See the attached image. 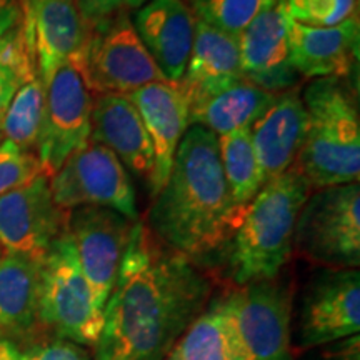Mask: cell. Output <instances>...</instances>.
<instances>
[{"mask_svg": "<svg viewBox=\"0 0 360 360\" xmlns=\"http://www.w3.org/2000/svg\"><path fill=\"white\" fill-rule=\"evenodd\" d=\"M209 277L137 220L92 360H164L209 305Z\"/></svg>", "mask_w": 360, "mask_h": 360, "instance_id": "cell-1", "label": "cell"}, {"mask_svg": "<svg viewBox=\"0 0 360 360\" xmlns=\"http://www.w3.org/2000/svg\"><path fill=\"white\" fill-rule=\"evenodd\" d=\"M244 209L229 191L217 135L188 125L167 182L148 210L147 229L192 262L204 260L225 252Z\"/></svg>", "mask_w": 360, "mask_h": 360, "instance_id": "cell-2", "label": "cell"}, {"mask_svg": "<svg viewBox=\"0 0 360 360\" xmlns=\"http://www.w3.org/2000/svg\"><path fill=\"white\" fill-rule=\"evenodd\" d=\"M310 193L295 167L264 184L245 205L224 252L233 283L242 287L278 277L294 250L295 224Z\"/></svg>", "mask_w": 360, "mask_h": 360, "instance_id": "cell-3", "label": "cell"}, {"mask_svg": "<svg viewBox=\"0 0 360 360\" xmlns=\"http://www.w3.org/2000/svg\"><path fill=\"white\" fill-rule=\"evenodd\" d=\"M307 134L294 167L312 191L359 182L360 117L352 89L315 79L304 90Z\"/></svg>", "mask_w": 360, "mask_h": 360, "instance_id": "cell-4", "label": "cell"}, {"mask_svg": "<svg viewBox=\"0 0 360 360\" xmlns=\"http://www.w3.org/2000/svg\"><path fill=\"white\" fill-rule=\"evenodd\" d=\"M39 323L57 339L96 347L103 326V310L80 269L67 232L44 254L39 282Z\"/></svg>", "mask_w": 360, "mask_h": 360, "instance_id": "cell-5", "label": "cell"}, {"mask_svg": "<svg viewBox=\"0 0 360 360\" xmlns=\"http://www.w3.org/2000/svg\"><path fill=\"white\" fill-rule=\"evenodd\" d=\"M70 64L97 96H129L148 84L167 80L139 37L129 12L89 24L87 40Z\"/></svg>", "mask_w": 360, "mask_h": 360, "instance_id": "cell-6", "label": "cell"}, {"mask_svg": "<svg viewBox=\"0 0 360 360\" xmlns=\"http://www.w3.org/2000/svg\"><path fill=\"white\" fill-rule=\"evenodd\" d=\"M294 249L326 269H359V182L310 193L297 219Z\"/></svg>", "mask_w": 360, "mask_h": 360, "instance_id": "cell-7", "label": "cell"}, {"mask_svg": "<svg viewBox=\"0 0 360 360\" xmlns=\"http://www.w3.org/2000/svg\"><path fill=\"white\" fill-rule=\"evenodd\" d=\"M49 179L53 200L62 210L107 207L130 220H139L135 187L127 169L114 152L92 139L69 155Z\"/></svg>", "mask_w": 360, "mask_h": 360, "instance_id": "cell-8", "label": "cell"}, {"mask_svg": "<svg viewBox=\"0 0 360 360\" xmlns=\"http://www.w3.org/2000/svg\"><path fill=\"white\" fill-rule=\"evenodd\" d=\"M359 269H322L310 278L300 299L295 344L314 349L359 335Z\"/></svg>", "mask_w": 360, "mask_h": 360, "instance_id": "cell-9", "label": "cell"}, {"mask_svg": "<svg viewBox=\"0 0 360 360\" xmlns=\"http://www.w3.org/2000/svg\"><path fill=\"white\" fill-rule=\"evenodd\" d=\"M92 105V92L70 62L62 65L45 85L44 115L35 154L47 177H52L69 155L89 142Z\"/></svg>", "mask_w": 360, "mask_h": 360, "instance_id": "cell-10", "label": "cell"}, {"mask_svg": "<svg viewBox=\"0 0 360 360\" xmlns=\"http://www.w3.org/2000/svg\"><path fill=\"white\" fill-rule=\"evenodd\" d=\"M135 222L107 207L84 205L67 212L65 232L102 310L114 289Z\"/></svg>", "mask_w": 360, "mask_h": 360, "instance_id": "cell-11", "label": "cell"}, {"mask_svg": "<svg viewBox=\"0 0 360 360\" xmlns=\"http://www.w3.org/2000/svg\"><path fill=\"white\" fill-rule=\"evenodd\" d=\"M227 297L250 360H294L289 283L278 277L252 282L229 292Z\"/></svg>", "mask_w": 360, "mask_h": 360, "instance_id": "cell-12", "label": "cell"}, {"mask_svg": "<svg viewBox=\"0 0 360 360\" xmlns=\"http://www.w3.org/2000/svg\"><path fill=\"white\" fill-rule=\"evenodd\" d=\"M67 210L56 204L45 174L0 197V247L12 254L44 257L65 232Z\"/></svg>", "mask_w": 360, "mask_h": 360, "instance_id": "cell-13", "label": "cell"}, {"mask_svg": "<svg viewBox=\"0 0 360 360\" xmlns=\"http://www.w3.org/2000/svg\"><path fill=\"white\" fill-rule=\"evenodd\" d=\"M290 17L285 2L276 0L238 35L244 79L272 94L295 87L299 74L290 62Z\"/></svg>", "mask_w": 360, "mask_h": 360, "instance_id": "cell-14", "label": "cell"}, {"mask_svg": "<svg viewBox=\"0 0 360 360\" xmlns=\"http://www.w3.org/2000/svg\"><path fill=\"white\" fill-rule=\"evenodd\" d=\"M22 29L44 85L62 65L75 60L89 35L75 0H37L22 11Z\"/></svg>", "mask_w": 360, "mask_h": 360, "instance_id": "cell-15", "label": "cell"}, {"mask_svg": "<svg viewBox=\"0 0 360 360\" xmlns=\"http://www.w3.org/2000/svg\"><path fill=\"white\" fill-rule=\"evenodd\" d=\"M137 107L154 152L150 187L152 199L162 191L172 170L180 141L188 129V101L177 82H154L129 94Z\"/></svg>", "mask_w": 360, "mask_h": 360, "instance_id": "cell-16", "label": "cell"}, {"mask_svg": "<svg viewBox=\"0 0 360 360\" xmlns=\"http://www.w3.org/2000/svg\"><path fill=\"white\" fill-rule=\"evenodd\" d=\"M132 24L164 77L179 82L195 37V17L186 0H147Z\"/></svg>", "mask_w": 360, "mask_h": 360, "instance_id": "cell-17", "label": "cell"}, {"mask_svg": "<svg viewBox=\"0 0 360 360\" xmlns=\"http://www.w3.org/2000/svg\"><path fill=\"white\" fill-rule=\"evenodd\" d=\"M250 134L264 184L294 167L307 134V112L299 90L277 94Z\"/></svg>", "mask_w": 360, "mask_h": 360, "instance_id": "cell-18", "label": "cell"}, {"mask_svg": "<svg viewBox=\"0 0 360 360\" xmlns=\"http://www.w3.org/2000/svg\"><path fill=\"white\" fill-rule=\"evenodd\" d=\"M360 24L350 17L334 27H307L290 19V62L307 79H342L359 60Z\"/></svg>", "mask_w": 360, "mask_h": 360, "instance_id": "cell-19", "label": "cell"}, {"mask_svg": "<svg viewBox=\"0 0 360 360\" xmlns=\"http://www.w3.org/2000/svg\"><path fill=\"white\" fill-rule=\"evenodd\" d=\"M90 139L109 150L125 169L150 182L154 170V152L147 129L137 107L129 96L102 94L94 98Z\"/></svg>", "mask_w": 360, "mask_h": 360, "instance_id": "cell-20", "label": "cell"}, {"mask_svg": "<svg viewBox=\"0 0 360 360\" xmlns=\"http://www.w3.org/2000/svg\"><path fill=\"white\" fill-rule=\"evenodd\" d=\"M244 79L238 37L195 20V37L179 87L188 105L217 96Z\"/></svg>", "mask_w": 360, "mask_h": 360, "instance_id": "cell-21", "label": "cell"}, {"mask_svg": "<svg viewBox=\"0 0 360 360\" xmlns=\"http://www.w3.org/2000/svg\"><path fill=\"white\" fill-rule=\"evenodd\" d=\"M42 257L6 252L0 257V337L27 339L39 326Z\"/></svg>", "mask_w": 360, "mask_h": 360, "instance_id": "cell-22", "label": "cell"}, {"mask_svg": "<svg viewBox=\"0 0 360 360\" xmlns=\"http://www.w3.org/2000/svg\"><path fill=\"white\" fill-rule=\"evenodd\" d=\"M164 360H250L233 322L227 294L209 302Z\"/></svg>", "mask_w": 360, "mask_h": 360, "instance_id": "cell-23", "label": "cell"}, {"mask_svg": "<svg viewBox=\"0 0 360 360\" xmlns=\"http://www.w3.org/2000/svg\"><path fill=\"white\" fill-rule=\"evenodd\" d=\"M277 94L242 80L217 96L188 105V125H200L220 137L233 130L250 129L276 101Z\"/></svg>", "mask_w": 360, "mask_h": 360, "instance_id": "cell-24", "label": "cell"}, {"mask_svg": "<svg viewBox=\"0 0 360 360\" xmlns=\"http://www.w3.org/2000/svg\"><path fill=\"white\" fill-rule=\"evenodd\" d=\"M217 139L220 162L229 191L236 205L244 209L264 186L250 129L233 130Z\"/></svg>", "mask_w": 360, "mask_h": 360, "instance_id": "cell-25", "label": "cell"}, {"mask_svg": "<svg viewBox=\"0 0 360 360\" xmlns=\"http://www.w3.org/2000/svg\"><path fill=\"white\" fill-rule=\"evenodd\" d=\"M45 103V85L35 75L19 89L0 120V132L24 150L35 152Z\"/></svg>", "mask_w": 360, "mask_h": 360, "instance_id": "cell-26", "label": "cell"}, {"mask_svg": "<svg viewBox=\"0 0 360 360\" xmlns=\"http://www.w3.org/2000/svg\"><path fill=\"white\" fill-rule=\"evenodd\" d=\"M35 75L39 74L34 52L19 24L0 39V120L6 115L13 96Z\"/></svg>", "mask_w": 360, "mask_h": 360, "instance_id": "cell-27", "label": "cell"}, {"mask_svg": "<svg viewBox=\"0 0 360 360\" xmlns=\"http://www.w3.org/2000/svg\"><path fill=\"white\" fill-rule=\"evenodd\" d=\"M195 20L238 37L276 0H186Z\"/></svg>", "mask_w": 360, "mask_h": 360, "instance_id": "cell-28", "label": "cell"}, {"mask_svg": "<svg viewBox=\"0 0 360 360\" xmlns=\"http://www.w3.org/2000/svg\"><path fill=\"white\" fill-rule=\"evenodd\" d=\"M289 17L307 27H334L357 15V0H283Z\"/></svg>", "mask_w": 360, "mask_h": 360, "instance_id": "cell-29", "label": "cell"}, {"mask_svg": "<svg viewBox=\"0 0 360 360\" xmlns=\"http://www.w3.org/2000/svg\"><path fill=\"white\" fill-rule=\"evenodd\" d=\"M44 174L35 152L24 150L4 139L0 142V197Z\"/></svg>", "mask_w": 360, "mask_h": 360, "instance_id": "cell-30", "label": "cell"}, {"mask_svg": "<svg viewBox=\"0 0 360 360\" xmlns=\"http://www.w3.org/2000/svg\"><path fill=\"white\" fill-rule=\"evenodd\" d=\"M94 355L85 345L72 340L53 339L32 345L22 352L20 360H92Z\"/></svg>", "mask_w": 360, "mask_h": 360, "instance_id": "cell-31", "label": "cell"}, {"mask_svg": "<svg viewBox=\"0 0 360 360\" xmlns=\"http://www.w3.org/2000/svg\"><path fill=\"white\" fill-rule=\"evenodd\" d=\"M87 24L109 19L120 12L141 8L147 0H75Z\"/></svg>", "mask_w": 360, "mask_h": 360, "instance_id": "cell-32", "label": "cell"}, {"mask_svg": "<svg viewBox=\"0 0 360 360\" xmlns=\"http://www.w3.org/2000/svg\"><path fill=\"white\" fill-rule=\"evenodd\" d=\"M19 24H22L19 0H0V39Z\"/></svg>", "mask_w": 360, "mask_h": 360, "instance_id": "cell-33", "label": "cell"}, {"mask_svg": "<svg viewBox=\"0 0 360 360\" xmlns=\"http://www.w3.org/2000/svg\"><path fill=\"white\" fill-rule=\"evenodd\" d=\"M339 347L330 355V360H360V339L359 335L335 342Z\"/></svg>", "mask_w": 360, "mask_h": 360, "instance_id": "cell-34", "label": "cell"}, {"mask_svg": "<svg viewBox=\"0 0 360 360\" xmlns=\"http://www.w3.org/2000/svg\"><path fill=\"white\" fill-rule=\"evenodd\" d=\"M22 350L15 342L0 337V360H20Z\"/></svg>", "mask_w": 360, "mask_h": 360, "instance_id": "cell-35", "label": "cell"}, {"mask_svg": "<svg viewBox=\"0 0 360 360\" xmlns=\"http://www.w3.org/2000/svg\"><path fill=\"white\" fill-rule=\"evenodd\" d=\"M35 2H37V0H19L22 11H24V8H27V7H30V6H32V4H35Z\"/></svg>", "mask_w": 360, "mask_h": 360, "instance_id": "cell-36", "label": "cell"}, {"mask_svg": "<svg viewBox=\"0 0 360 360\" xmlns=\"http://www.w3.org/2000/svg\"><path fill=\"white\" fill-rule=\"evenodd\" d=\"M4 141V135H2V132H0V142H2Z\"/></svg>", "mask_w": 360, "mask_h": 360, "instance_id": "cell-37", "label": "cell"}, {"mask_svg": "<svg viewBox=\"0 0 360 360\" xmlns=\"http://www.w3.org/2000/svg\"><path fill=\"white\" fill-rule=\"evenodd\" d=\"M0 257H2V254H0Z\"/></svg>", "mask_w": 360, "mask_h": 360, "instance_id": "cell-38", "label": "cell"}]
</instances>
